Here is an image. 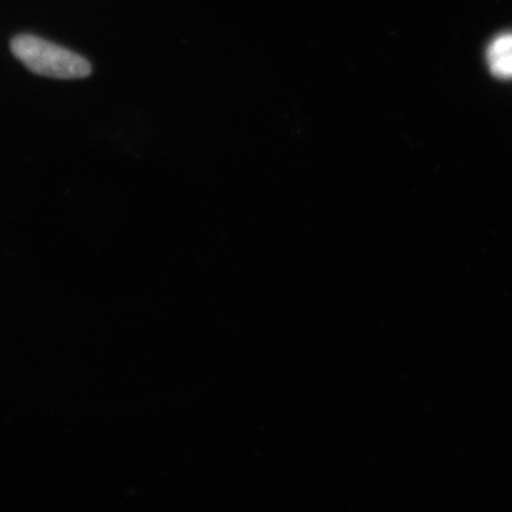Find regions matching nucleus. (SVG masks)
Instances as JSON below:
<instances>
[{
	"mask_svg": "<svg viewBox=\"0 0 512 512\" xmlns=\"http://www.w3.org/2000/svg\"><path fill=\"white\" fill-rule=\"evenodd\" d=\"M487 59L491 73L498 79H512V33L495 37L488 46Z\"/></svg>",
	"mask_w": 512,
	"mask_h": 512,
	"instance_id": "obj_2",
	"label": "nucleus"
},
{
	"mask_svg": "<svg viewBox=\"0 0 512 512\" xmlns=\"http://www.w3.org/2000/svg\"><path fill=\"white\" fill-rule=\"evenodd\" d=\"M12 52L32 72L57 79H82L92 73L84 57L40 37L22 35L12 40Z\"/></svg>",
	"mask_w": 512,
	"mask_h": 512,
	"instance_id": "obj_1",
	"label": "nucleus"
}]
</instances>
